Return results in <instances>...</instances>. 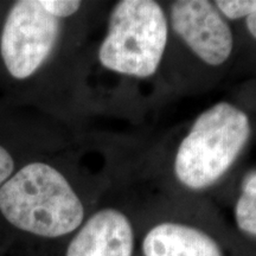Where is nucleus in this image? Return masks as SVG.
Here are the masks:
<instances>
[{
  "mask_svg": "<svg viewBox=\"0 0 256 256\" xmlns=\"http://www.w3.org/2000/svg\"><path fill=\"white\" fill-rule=\"evenodd\" d=\"M247 28L252 36L256 38V12L247 17Z\"/></svg>",
  "mask_w": 256,
  "mask_h": 256,
  "instance_id": "nucleus-12",
  "label": "nucleus"
},
{
  "mask_svg": "<svg viewBox=\"0 0 256 256\" xmlns=\"http://www.w3.org/2000/svg\"><path fill=\"white\" fill-rule=\"evenodd\" d=\"M142 252L145 256H223L206 232L178 223H162L150 230Z\"/></svg>",
  "mask_w": 256,
  "mask_h": 256,
  "instance_id": "nucleus-7",
  "label": "nucleus"
},
{
  "mask_svg": "<svg viewBox=\"0 0 256 256\" xmlns=\"http://www.w3.org/2000/svg\"><path fill=\"white\" fill-rule=\"evenodd\" d=\"M133 229L120 211L92 215L70 242L66 256H132Z\"/></svg>",
  "mask_w": 256,
  "mask_h": 256,
  "instance_id": "nucleus-6",
  "label": "nucleus"
},
{
  "mask_svg": "<svg viewBox=\"0 0 256 256\" xmlns=\"http://www.w3.org/2000/svg\"><path fill=\"white\" fill-rule=\"evenodd\" d=\"M238 228L256 236V192H242L235 209Z\"/></svg>",
  "mask_w": 256,
  "mask_h": 256,
  "instance_id": "nucleus-8",
  "label": "nucleus"
},
{
  "mask_svg": "<svg viewBox=\"0 0 256 256\" xmlns=\"http://www.w3.org/2000/svg\"><path fill=\"white\" fill-rule=\"evenodd\" d=\"M60 30V19L46 11L40 0L14 2L0 40V55L10 75L16 80L34 75L52 52Z\"/></svg>",
  "mask_w": 256,
  "mask_h": 256,
  "instance_id": "nucleus-4",
  "label": "nucleus"
},
{
  "mask_svg": "<svg viewBox=\"0 0 256 256\" xmlns=\"http://www.w3.org/2000/svg\"><path fill=\"white\" fill-rule=\"evenodd\" d=\"M14 170V160L8 150L0 145V188L11 177Z\"/></svg>",
  "mask_w": 256,
  "mask_h": 256,
  "instance_id": "nucleus-11",
  "label": "nucleus"
},
{
  "mask_svg": "<svg viewBox=\"0 0 256 256\" xmlns=\"http://www.w3.org/2000/svg\"><path fill=\"white\" fill-rule=\"evenodd\" d=\"M0 211L23 232L60 238L81 226L84 208L66 177L46 162H30L0 188Z\"/></svg>",
  "mask_w": 256,
  "mask_h": 256,
  "instance_id": "nucleus-1",
  "label": "nucleus"
},
{
  "mask_svg": "<svg viewBox=\"0 0 256 256\" xmlns=\"http://www.w3.org/2000/svg\"><path fill=\"white\" fill-rule=\"evenodd\" d=\"M43 8L56 18H66L75 14L81 8V2L76 0H40Z\"/></svg>",
  "mask_w": 256,
  "mask_h": 256,
  "instance_id": "nucleus-10",
  "label": "nucleus"
},
{
  "mask_svg": "<svg viewBox=\"0 0 256 256\" xmlns=\"http://www.w3.org/2000/svg\"><path fill=\"white\" fill-rule=\"evenodd\" d=\"M174 31L202 60L220 66L232 51V34L214 4L206 0H179L171 5Z\"/></svg>",
  "mask_w": 256,
  "mask_h": 256,
  "instance_id": "nucleus-5",
  "label": "nucleus"
},
{
  "mask_svg": "<svg viewBox=\"0 0 256 256\" xmlns=\"http://www.w3.org/2000/svg\"><path fill=\"white\" fill-rule=\"evenodd\" d=\"M215 6L220 14L230 19H238L256 12V0H218Z\"/></svg>",
  "mask_w": 256,
  "mask_h": 256,
  "instance_id": "nucleus-9",
  "label": "nucleus"
},
{
  "mask_svg": "<svg viewBox=\"0 0 256 256\" xmlns=\"http://www.w3.org/2000/svg\"><path fill=\"white\" fill-rule=\"evenodd\" d=\"M168 20L152 0H124L112 11L108 34L98 50L104 68L134 78L158 69L168 43Z\"/></svg>",
  "mask_w": 256,
  "mask_h": 256,
  "instance_id": "nucleus-3",
  "label": "nucleus"
},
{
  "mask_svg": "<svg viewBox=\"0 0 256 256\" xmlns=\"http://www.w3.org/2000/svg\"><path fill=\"white\" fill-rule=\"evenodd\" d=\"M249 136L248 116L229 102L203 112L179 145L174 160L178 180L194 190L216 183L234 164Z\"/></svg>",
  "mask_w": 256,
  "mask_h": 256,
  "instance_id": "nucleus-2",
  "label": "nucleus"
}]
</instances>
